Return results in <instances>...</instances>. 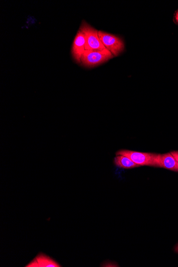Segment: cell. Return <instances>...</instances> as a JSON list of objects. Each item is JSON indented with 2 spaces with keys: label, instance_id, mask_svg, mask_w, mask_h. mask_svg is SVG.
Masks as SVG:
<instances>
[{
  "label": "cell",
  "instance_id": "obj_6",
  "mask_svg": "<svg viewBox=\"0 0 178 267\" xmlns=\"http://www.w3.org/2000/svg\"><path fill=\"white\" fill-rule=\"evenodd\" d=\"M26 267H60V264L58 263L52 258L40 253L36 256Z\"/></svg>",
  "mask_w": 178,
  "mask_h": 267
},
{
  "label": "cell",
  "instance_id": "obj_2",
  "mask_svg": "<svg viewBox=\"0 0 178 267\" xmlns=\"http://www.w3.org/2000/svg\"><path fill=\"white\" fill-rule=\"evenodd\" d=\"M113 57V54L107 49L102 51L86 50L82 56L81 63L86 67H94Z\"/></svg>",
  "mask_w": 178,
  "mask_h": 267
},
{
  "label": "cell",
  "instance_id": "obj_8",
  "mask_svg": "<svg viewBox=\"0 0 178 267\" xmlns=\"http://www.w3.org/2000/svg\"><path fill=\"white\" fill-rule=\"evenodd\" d=\"M114 161L117 167L123 169H132L140 167L128 158L123 156H116Z\"/></svg>",
  "mask_w": 178,
  "mask_h": 267
},
{
  "label": "cell",
  "instance_id": "obj_11",
  "mask_svg": "<svg viewBox=\"0 0 178 267\" xmlns=\"http://www.w3.org/2000/svg\"><path fill=\"white\" fill-rule=\"evenodd\" d=\"M175 250L177 252H178V245L176 246Z\"/></svg>",
  "mask_w": 178,
  "mask_h": 267
},
{
  "label": "cell",
  "instance_id": "obj_10",
  "mask_svg": "<svg viewBox=\"0 0 178 267\" xmlns=\"http://www.w3.org/2000/svg\"><path fill=\"white\" fill-rule=\"evenodd\" d=\"M172 156L174 157L175 160L178 162V151H172L170 152Z\"/></svg>",
  "mask_w": 178,
  "mask_h": 267
},
{
  "label": "cell",
  "instance_id": "obj_9",
  "mask_svg": "<svg viewBox=\"0 0 178 267\" xmlns=\"http://www.w3.org/2000/svg\"><path fill=\"white\" fill-rule=\"evenodd\" d=\"M173 21L178 25V10L174 13Z\"/></svg>",
  "mask_w": 178,
  "mask_h": 267
},
{
  "label": "cell",
  "instance_id": "obj_3",
  "mask_svg": "<svg viewBox=\"0 0 178 267\" xmlns=\"http://www.w3.org/2000/svg\"><path fill=\"white\" fill-rule=\"evenodd\" d=\"M80 31L83 33L86 40L85 44L86 50L102 51L106 49L99 39L98 31L91 27L86 22L82 23Z\"/></svg>",
  "mask_w": 178,
  "mask_h": 267
},
{
  "label": "cell",
  "instance_id": "obj_5",
  "mask_svg": "<svg viewBox=\"0 0 178 267\" xmlns=\"http://www.w3.org/2000/svg\"><path fill=\"white\" fill-rule=\"evenodd\" d=\"M85 44H86V40H85L84 34L79 30L75 36L72 49L73 58L78 63H81L82 56L84 51H86Z\"/></svg>",
  "mask_w": 178,
  "mask_h": 267
},
{
  "label": "cell",
  "instance_id": "obj_7",
  "mask_svg": "<svg viewBox=\"0 0 178 267\" xmlns=\"http://www.w3.org/2000/svg\"><path fill=\"white\" fill-rule=\"evenodd\" d=\"M160 168L178 172V162L170 153L160 154Z\"/></svg>",
  "mask_w": 178,
  "mask_h": 267
},
{
  "label": "cell",
  "instance_id": "obj_4",
  "mask_svg": "<svg viewBox=\"0 0 178 267\" xmlns=\"http://www.w3.org/2000/svg\"><path fill=\"white\" fill-rule=\"evenodd\" d=\"M98 36L105 47L114 57L120 55L124 51V42L120 38L103 31H98Z\"/></svg>",
  "mask_w": 178,
  "mask_h": 267
},
{
  "label": "cell",
  "instance_id": "obj_1",
  "mask_svg": "<svg viewBox=\"0 0 178 267\" xmlns=\"http://www.w3.org/2000/svg\"><path fill=\"white\" fill-rule=\"evenodd\" d=\"M116 156H123L128 158L140 167L151 166L160 168V154L121 150L116 153Z\"/></svg>",
  "mask_w": 178,
  "mask_h": 267
}]
</instances>
